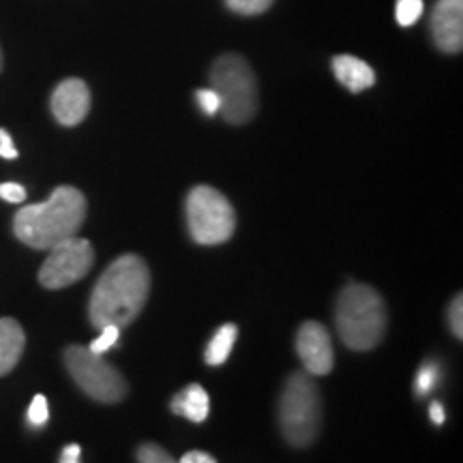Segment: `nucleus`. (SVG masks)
Here are the masks:
<instances>
[{"label":"nucleus","instance_id":"f3484780","mask_svg":"<svg viewBox=\"0 0 463 463\" xmlns=\"http://www.w3.org/2000/svg\"><path fill=\"white\" fill-rule=\"evenodd\" d=\"M439 382V367L438 363H422V367L416 373V392L419 395H430V392L436 389Z\"/></svg>","mask_w":463,"mask_h":463},{"label":"nucleus","instance_id":"aec40b11","mask_svg":"<svg viewBox=\"0 0 463 463\" xmlns=\"http://www.w3.org/2000/svg\"><path fill=\"white\" fill-rule=\"evenodd\" d=\"M120 337V328L118 326H106L101 328V335L97 337L92 344L89 345L90 352H95V354H106L109 347H114L116 341Z\"/></svg>","mask_w":463,"mask_h":463},{"label":"nucleus","instance_id":"0eeeda50","mask_svg":"<svg viewBox=\"0 0 463 463\" xmlns=\"http://www.w3.org/2000/svg\"><path fill=\"white\" fill-rule=\"evenodd\" d=\"M65 364L75 384L86 395L99 403H118L127 395L123 373L108 363L103 354H95L84 345H69L65 350Z\"/></svg>","mask_w":463,"mask_h":463},{"label":"nucleus","instance_id":"1a4fd4ad","mask_svg":"<svg viewBox=\"0 0 463 463\" xmlns=\"http://www.w3.org/2000/svg\"><path fill=\"white\" fill-rule=\"evenodd\" d=\"M297 352L305 364V372L314 378L326 375L335 367L333 341L326 326L320 322H305L297 335Z\"/></svg>","mask_w":463,"mask_h":463},{"label":"nucleus","instance_id":"423d86ee","mask_svg":"<svg viewBox=\"0 0 463 463\" xmlns=\"http://www.w3.org/2000/svg\"><path fill=\"white\" fill-rule=\"evenodd\" d=\"M189 234L198 245H222L236 230V213L222 191L200 184L189 191L184 202Z\"/></svg>","mask_w":463,"mask_h":463},{"label":"nucleus","instance_id":"39448f33","mask_svg":"<svg viewBox=\"0 0 463 463\" xmlns=\"http://www.w3.org/2000/svg\"><path fill=\"white\" fill-rule=\"evenodd\" d=\"M279 425L288 444L309 447L322 427V399L309 373H292L279 399Z\"/></svg>","mask_w":463,"mask_h":463},{"label":"nucleus","instance_id":"9d476101","mask_svg":"<svg viewBox=\"0 0 463 463\" xmlns=\"http://www.w3.org/2000/svg\"><path fill=\"white\" fill-rule=\"evenodd\" d=\"M52 114L61 125H80L90 112V90L84 80L69 78L62 80L52 92Z\"/></svg>","mask_w":463,"mask_h":463},{"label":"nucleus","instance_id":"c85d7f7f","mask_svg":"<svg viewBox=\"0 0 463 463\" xmlns=\"http://www.w3.org/2000/svg\"><path fill=\"white\" fill-rule=\"evenodd\" d=\"M0 69H3V50H0Z\"/></svg>","mask_w":463,"mask_h":463},{"label":"nucleus","instance_id":"4468645a","mask_svg":"<svg viewBox=\"0 0 463 463\" xmlns=\"http://www.w3.org/2000/svg\"><path fill=\"white\" fill-rule=\"evenodd\" d=\"M170 408L174 414L184 416L191 422H204L208 410H211V402H208V392L200 384H189L187 389H183L172 399Z\"/></svg>","mask_w":463,"mask_h":463},{"label":"nucleus","instance_id":"f8f14e48","mask_svg":"<svg viewBox=\"0 0 463 463\" xmlns=\"http://www.w3.org/2000/svg\"><path fill=\"white\" fill-rule=\"evenodd\" d=\"M335 78L350 92H363L375 84V73L367 62L350 54H339L333 58Z\"/></svg>","mask_w":463,"mask_h":463},{"label":"nucleus","instance_id":"dca6fc26","mask_svg":"<svg viewBox=\"0 0 463 463\" xmlns=\"http://www.w3.org/2000/svg\"><path fill=\"white\" fill-rule=\"evenodd\" d=\"M422 11H425V3L422 0H397L395 17L399 26H414L420 20Z\"/></svg>","mask_w":463,"mask_h":463},{"label":"nucleus","instance_id":"393cba45","mask_svg":"<svg viewBox=\"0 0 463 463\" xmlns=\"http://www.w3.org/2000/svg\"><path fill=\"white\" fill-rule=\"evenodd\" d=\"M0 157L3 159H17V148L14 146L9 131L0 129Z\"/></svg>","mask_w":463,"mask_h":463},{"label":"nucleus","instance_id":"2eb2a0df","mask_svg":"<svg viewBox=\"0 0 463 463\" xmlns=\"http://www.w3.org/2000/svg\"><path fill=\"white\" fill-rule=\"evenodd\" d=\"M236 335H239V328L234 324H225V326L219 328V331L213 335V339L208 341L206 347V363L217 367V364H223L232 354V347L236 344Z\"/></svg>","mask_w":463,"mask_h":463},{"label":"nucleus","instance_id":"6ab92c4d","mask_svg":"<svg viewBox=\"0 0 463 463\" xmlns=\"http://www.w3.org/2000/svg\"><path fill=\"white\" fill-rule=\"evenodd\" d=\"M137 461L140 463H178L174 457L157 444H142L137 449Z\"/></svg>","mask_w":463,"mask_h":463},{"label":"nucleus","instance_id":"5701e85b","mask_svg":"<svg viewBox=\"0 0 463 463\" xmlns=\"http://www.w3.org/2000/svg\"><path fill=\"white\" fill-rule=\"evenodd\" d=\"M449 324H450V331L457 339L463 337V298L461 294L459 297L453 298V303L449 307Z\"/></svg>","mask_w":463,"mask_h":463},{"label":"nucleus","instance_id":"ddd939ff","mask_svg":"<svg viewBox=\"0 0 463 463\" xmlns=\"http://www.w3.org/2000/svg\"><path fill=\"white\" fill-rule=\"evenodd\" d=\"M26 345V335L14 317L0 320V375H7L20 363Z\"/></svg>","mask_w":463,"mask_h":463},{"label":"nucleus","instance_id":"a211bd4d","mask_svg":"<svg viewBox=\"0 0 463 463\" xmlns=\"http://www.w3.org/2000/svg\"><path fill=\"white\" fill-rule=\"evenodd\" d=\"M275 0H225V5H228L230 11H234V14L239 15H260L264 14V11H269L273 7Z\"/></svg>","mask_w":463,"mask_h":463},{"label":"nucleus","instance_id":"6e6552de","mask_svg":"<svg viewBox=\"0 0 463 463\" xmlns=\"http://www.w3.org/2000/svg\"><path fill=\"white\" fill-rule=\"evenodd\" d=\"M95 262V251L86 239L73 236L50 249V256L39 270V283L48 289H61L84 279Z\"/></svg>","mask_w":463,"mask_h":463},{"label":"nucleus","instance_id":"b1692460","mask_svg":"<svg viewBox=\"0 0 463 463\" xmlns=\"http://www.w3.org/2000/svg\"><path fill=\"white\" fill-rule=\"evenodd\" d=\"M0 198L11 204H20L26 200V189L17 183H3L0 184Z\"/></svg>","mask_w":463,"mask_h":463},{"label":"nucleus","instance_id":"4be33fe9","mask_svg":"<svg viewBox=\"0 0 463 463\" xmlns=\"http://www.w3.org/2000/svg\"><path fill=\"white\" fill-rule=\"evenodd\" d=\"M50 419V410H48V399L43 395H37L33 399L31 408H28V422L33 427H43Z\"/></svg>","mask_w":463,"mask_h":463},{"label":"nucleus","instance_id":"cd10ccee","mask_svg":"<svg viewBox=\"0 0 463 463\" xmlns=\"http://www.w3.org/2000/svg\"><path fill=\"white\" fill-rule=\"evenodd\" d=\"M430 416H431L433 425H442V422H444V408H442V403L433 402L431 408H430Z\"/></svg>","mask_w":463,"mask_h":463},{"label":"nucleus","instance_id":"f03ea898","mask_svg":"<svg viewBox=\"0 0 463 463\" xmlns=\"http://www.w3.org/2000/svg\"><path fill=\"white\" fill-rule=\"evenodd\" d=\"M86 211L84 194L75 187H56L50 200L24 206L15 213L14 232L24 245L50 251L58 242L73 239L82 228Z\"/></svg>","mask_w":463,"mask_h":463},{"label":"nucleus","instance_id":"a878e982","mask_svg":"<svg viewBox=\"0 0 463 463\" xmlns=\"http://www.w3.org/2000/svg\"><path fill=\"white\" fill-rule=\"evenodd\" d=\"M181 463H217L208 453H202V450H189V453L183 455Z\"/></svg>","mask_w":463,"mask_h":463},{"label":"nucleus","instance_id":"bb28decb","mask_svg":"<svg viewBox=\"0 0 463 463\" xmlns=\"http://www.w3.org/2000/svg\"><path fill=\"white\" fill-rule=\"evenodd\" d=\"M80 455H82V449L78 444H69V447L62 449L61 463H80Z\"/></svg>","mask_w":463,"mask_h":463},{"label":"nucleus","instance_id":"412c9836","mask_svg":"<svg viewBox=\"0 0 463 463\" xmlns=\"http://www.w3.org/2000/svg\"><path fill=\"white\" fill-rule=\"evenodd\" d=\"M195 101H198L200 109L206 116H215L222 109V99H219V95L213 89L195 90Z\"/></svg>","mask_w":463,"mask_h":463},{"label":"nucleus","instance_id":"7ed1b4c3","mask_svg":"<svg viewBox=\"0 0 463 463\" xmlns=\"http://www.w3.org/2000/svg\"><path fill=\"white\" fill-rule=\"evenodd\" d=\"M335 322L341 341L356 352H369L384 339L386 307L384 300L372 286L350 283L341 289L337 298Z\"/></svg>","mask_w":463,"mask_h":463},{"label":"nucleus","instance_id":"f257e3e1","mask_svg":"<svg viewBox=\"0 0 463 463\" xmlns=\"http://www.w3.org/2000/svg\"><path fill=\"white\" fill-rule=\"evenodd\" d=\"M150 292V273L142 258L127 253L114 260L92 289L89 317L95 328H125L140 316Z\"/></svg>","mask_w":463,"mask_h":463},{"label":"nucleus","instance_id":"20e7f679","mask_svg":"<svg viewBox=\"0 0 463 463\" xmlns=\"http://www.w3.org/2000/svg\"><path fill=\"white\" fill-rule=\"evenodd\" d=\"M211 89L222 99L225 123L245 125L258 114V80L241 54H223L211 69Z\"/></svg>","mask_w":463,"mask_h":463},{"label":"nucleus","instance_id":"9b49d317","mask_svg":"<svg viewBox=\"0 0 463 463\" xmlns=\"http://www.w3.org/2000/svg\"><path fill=\"white\" fill-rule=\"evenodd\" d=\"M433 43L444 54H459L463 48V0H438L431 14Z\"/></svg>","mask_w":463,"mask_h":463}]
</instances>
